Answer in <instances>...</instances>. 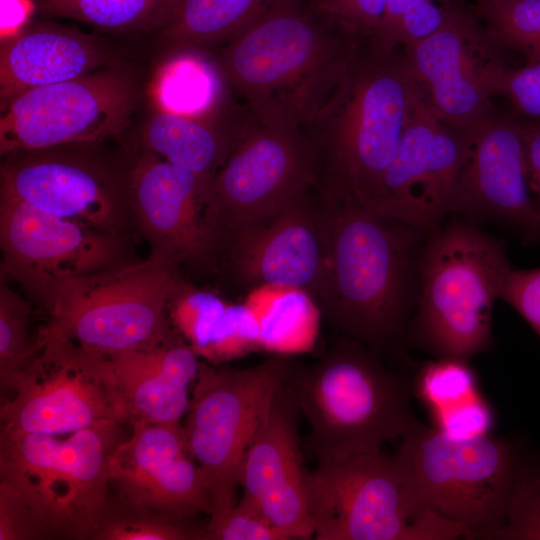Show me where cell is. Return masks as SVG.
I'll return each instance as SVG.
<instances>
[{
  "mask_svg": "<svg viewBox=\"0 0 540 540\" xmlns=\"http://www.w3.org/2000/svg\"><path fill=\"white\" fill-rule=\"evenodd\" d=\"M359 38L310 0H288L209 53L230 94L257 113L279 110L298 122Z\"/></svg>",
  "mask_w": 540,
  "mask_h": 540,
  "instance_id": "obj_3",
  "label": "cell"
},
{
  "mask_svg": "<svg viewBox=\"0 0 540 540\" xmlns=\"http://www.w3.org/2000/svg\"><path fill=\"white\" fill-rule=\"evenodd\" d=\"M205 531L134 507L115 496L94 526L90 540H200Z\"/></svg>",
  "mask_w": 540,
  "mask_h": 540,
  "instance_id": "obj_32",
  "label": "cell"
},
{
  "mask_svg": "<svg viewBox=\"0 0 540 540\" xmlns=\"http://www.w3.org/2000/svg\"><path fill=\"white\" fill-rule=\"evenodd\" d=\"M433 427L454 438H474L491 434L495 414L483 395L431 416Z\"/></svg>",
  "mask_w": 540,
  "mask_h": 540,
  "instance_id": "obj_38",
  "label": "cell"
},
{
  "mask_svg": "<svg viewBox=\"0 0 540 540\" xmlns=\"http://www.w3.org/2000/svg\"><path fill=\"white\" fill-rule=\"evenodd\" d=\"M41 348L1 405V429L59 435L92 425L121 423L91 354L39 330Z\"/></svg>",
  "mask_w": 540,
  "mask_h": 540,
  "instance_id": "obj_16",
  "label": "cell"
},
{
  "mask_svg": "<svg viewBox=\"0 0 540 540\" xmlns=\"http://www.w3.org/2000/svg\"><path fill=\"white\" fill-rule=\"evenodd\" d=\"M520 120L495 111L468 130L467 149L450 214L508 225L540 239Z\"/></svg>",
  "mask_w": 540,
  "mask_h": 540,
  "instance_id": "obj_18",
  "label": "cell"
},
{
  "mask_svg": "<svg viewBox=\"0 0 540 540\" xmlns=\"http://www.w3.org/2000/svg\"><path fill=\"white\" fill-rule=\"evenodd\" d=\"M136 98L132 77L116 68L27 90L1 106V156L116 135L129 125Z\"/></svg>",
  "mask_w": 540,
  "mask_h": 540,
  "instance_id": "obj_12",
  "label": "cell"
},
{
  "mask_svg": "<svg viewBox=\"0 0 540 540\" xmlns=\"http://www.w3.org/2000/svg\"><path fill=\"white\" fill-rule=\"evenodd\" d=\"M403 49L441 122L467 131L495 111L491 98L510 67L474 10L456 7L434 33Z\"/></svg>",
  "mask_w": 540,
  "mask_h": 540,
  "instance_id": "obj_13",
  "label": "cell"
},
{
  "mask_svg": "<svg viewBox=\"0 0 540 540\" xmlns=\"http://www.w3.org/2000/svg\"><path fill=\"white\" fill-rule=\"evenodd\" d=\"M32 308L28 300L1 282L0 287V384L12 392L20 375L41 348L39 331L31 332Z\"/></svg>",
  "mask_w": 540,
  "mask_h": 540,
  "instance_id": "obj_31",
  "label": "cell"
},
{
  "mask_svg": "<svg viewBox=\"0 0 540 540\" xmlns=\"http://www.w3.org/2000/svg\"><path fill=\"white\" fill-rule=\"evenodd\" d=\"M525 143L531 186L538 195L540 215V119L520 120Z\"/></svg>",
  "mask_w": 540,
  "mask_h": 540,
  "instance_id": "obj_43",
  "label": "cell"
},
{
  "mask_svg": "<svg viewBox=\"0 0 540 540\" xmlns=\"http://www.w3.org/2000/svg\"><path fill=\"white\" fill-rule=\"evenodd\" d=\"M525 449L492 434L454 438L417 420L395 455L423 502L465 539L497 540Z\"/></svg>",
  "mask_w": 540,
  "mask_h": 540,
  "instance_id": "obj_7",
  "label": "cell"
},
{
  "mask_svg": "<svg viewBox=\"0 0 540 540\" xmlns=\"http://www.w3.org/2000/svg\"><path fill=\"white\" fill-rule=\"evenodd\" d=\"M289 371L284 356L276 354L248 368L200 363L183 426L212 512L236 503L245 453Z\"/></svg>",
  "mask_w": 540,
  "mask_h": 540,
  "instance_id": "obj_9",
  "label": "cell"
},
{
  "mask_svg": "<svg viewBox=\"0 0 540 540\" xmlns=\"http://www.w3.org/2000/svg\"><path fill=\"white\" fill-rule=\"evenodd\" d=\"M132 435L109 457L114 496L175 521L211 514L212 504L192 456L184 426L135 422Z\"/></svg>",
  "mask_w": 540,
  "mask_h": 540,
  "instance_id": "obj_19",
  "label": "cell"
},
{
  "mask_svg": "<svg viewBox=\"0 0 540 540\" xmlns=\"http://www.w3.org/2000/svg\"><path fill=\"white\" fill-rule=\"evenodd\" d=\"M512 266L503 242L453 218L427 235L405 345L470 360L494 346L492 312Z\"/></svg>",
  "mask_w": 540,
  "mask_h": 540,
  "instance_id": "obj_4",
  "label": "cell"
},
{
  "mask_svg": "<svg viewBox=\"0 0 540 540\" xmlns=\"http://www.w3.org/2000/svg\"><path fill=\"white\" fill-rule=\"evenodd\" d=\"M254 113L247 133L207 183V212L221 242L317 187L314 153L299 124L278 110Z\"/></svg>",
  "mask_w": 540,
  "mask_h": 540,
  "instance_id": "obj_10",
  "label": "cell"
},
{
  "mask_svg": "<svg viewBox=\"0 0 540 540\" xmlns=\"http://www.w3.org/2000/svg\"><path fill=\"white\" fill-rule=\"evenodd\" d=\"M92 355L122 424L178 423L187 413L201 363L189 344L171 334L149 346Z\"/></svg>",
  "mask_w": 540,
  "mask_h": 540,
  "instance_id": "obj_22",
  "label": "cell"
},
{
  "mask_svg": "<svg viewBox=\"0 0 540 540\" xmlns=\"http://www.w3.org/2000/svg\"><path fill=\"white\" fill-rule=\"evenodd\" d=\"M204 540H287L255 507L241 498L210 514Z\"/></svg>",
  "mask_w": 540,
  "mask_h": 540,
  "instance_id": "obj_37",
  "label": "cell"
},
{
  "mask_svg": "<svg viewBox=\"0 0 540 540\" xmlns=\"http://www.w3.org/2000/svg\"><path fill=\"white\" fill-rule=\"evenodd\" d=\"M210 177L177 167L147 149L136 157L126 174L128 206L151 255L178 264L204 259L220 246L207 212Z\"/></svg>",
  "mask_w": 540,
  "mask_h": 540,
  "instance_id": "obj_20",
  "label": "cell"
},
{
  "mask_svg": "<svg viewBox=\"0 0 540 540\" xmlns=\"http://www.w3.org/2000/svg\"><path fill=\"white\" fill-rule=\"evenodd\" d=\"M456 0H387L381 19L370 35L381 46L406 47L434 33L453 9Z\"/></svg>",
  "mask_w": 540,
  "mask_h": 540,
  "instance_id": "obj_35",
  "label": "cell"
},
{
  "mask_svg": "<svg viewBox=\"0 0 540 540\" xmlns=\"http://www.w3.org/2000/svg\"><path fill=\"white\" fill-rule=\"evenodd\" d=\"M423 89L402 47L360 37L299 126L314 153L322 198L376 212L408 114ZM377 213V212H376Z\"/></svg>",
  "mask_w": 540,
  "mask_h": 540,
  "instance_id": "obj_1",
  "label": "cell"
},
{
  "mask_svg": "<svg viewBox=\"0 0 540 540\" xmlns=\"http://www.w3.org/2000/svg\"><path fill=\"white\" fill-rule=\"evenodd\" d=\"M500 95L511 102L517 114L527 119H540V59L527 62L518 69H509L501 85Z\"/></svg>",
  "mask_w": 540,
  "mask_h": 540,
  "instance_id": "obj_41",
  "label": "cell"
},
{
  "mask_svg": "<svg viewBox=\"0 0 540 540\" xmlns=\"http://www.w3.org/2000/svg\"><path fill=\"white\" fill-rule=\"evenodd\" d=\"M473 10L501 48L540 59V0H477Z\"/></svg>",
  "mask_w": 540,
  "mask_h": 540,
  "instance_id": "obj_34",
  "label": "cell"
},
{
  "mask_svg": "<svg viewBox=\"0 0 540 540\" xmlns=\"http://www.w3.org/2000/svg\"><path fill=\"white\" fill-rule=\"evenodd\" d=\"M540 337V268L511 269L500 293Z\"/></svg>",
  "mask_w": 540,
  "mask_h": 540,
  "instance_id": "obj_40",
  "label": "cell"
},
{
  "mask_svg": "<svg viewBox=\"0 0 540 540\" xmlns=\"http://www.w3.org/2000/svg\"><path fill=\"white\" fill-rule=\"evenodd\" d=\"M119 425L101 422L63 440L1 429L0 469L44 502L64 539H89L111 496L109 457L121 442Z\"/></svg>",
  "mask_w": 540,
  "mask_h": 540,
  "instance_id": "obj_11",
  "label": "cell"
},
{
  "mask_svg": "<svg viewBox=\"0 0 540 540\" xmlns=\"http://www.w3.org/2000/svg\"><path fill=\"white\" fill-rule=\"evenodd\" d=\"M122 238L0 196L1 272L45 309L66 284L128 262Z\"/></svg>",
  "mask_w": 540,
  "mask_h": 540,
  "instance_id": "obj_14",
  "label": "cell"
},
{
  "mask_svg": "<svg viewBox=\"0 0 540 540\" xmlns=\"http://www.w3.org/2000/svg\"><path fill=\"white\" fill-rule=\"evenodd\" d=\"M50 16L71 18L107 31L159 28L178 0H36Z\"/></svg>",
  "mask_w": 540,
  "mask_h": 540,
  "instance_id": "obj_30",
  "label": "cell"
},
{
  "mask_svg": "<svg viewBox=\"0 0 540 540\" xmlns=\"http://www.w3.org/2000/svg\"><path fill=\"white\" fill-rule=\"evenodd\" d=\"M148 92L154 109L194 117L217 113L230 94L210 53L193 49L169 52Z\"/></svg>",
  "mask_w": 540,
  "mask_h": 540,
  "instance_id": "obj_28",
  "label": "cell"
},
{
  "mask_svg": "<svg viewBox=\"0 0 540 540\" xmlns=\"http://www.w3.org/2000/svg\"><path fill=\"white\" fill-rule=\"evenodd\" d=\"M224 240L243 281L300 287L319 300L324 275L320 211L308 194Z\"/></svg>",
  "mask_w": 540,
  "mask_h": 540,
  "instance_id": "obj_23",
  "label": "cell"
},
{
  "mask_svg": "<svg viewBox=\"0 0 540 540\" xmlns=\"http://www.w3.org/2000/svg\"><path fill=\"white\" fill-rule=\"evenodd\" d=\"M308 498L318 540L465 539L423 502L395 453L318 461Z\"/></svg>",
  "mask_w": 540,
  "mask_h": 540,
  "instance_id": "obj_6",
  "label": "cell"
},
{
  "mask_svg": "<svg viewBox=\"0 0 540 540\" xmlns=\"http://www.w3.org/2000/svg\"><path fill=\"white\" fill-rule=\"evenodd\" d=\"M35 0H0L1 43L22 33L35 8Z\"/></svg>",
  "mask_w": 540,
  "mask_h": 540,
  "instance_id": "obj_42",
  "label": "cell"
},
{
  "mask_svg": "<svg viewBox=\"0 0 540 540\" xmlns=\"http://www.w3.org/2000/svg\"><path fill=\"white\" fill-rule=\"evenodd\" d=\"M497 540H540V451L523 453Z\"/></svg>",
  "mask_w": 540,
  "mask_h": 540,
  "instance_id": "obj_36",
  "label": "cell"
},
{
  "mask_svg": "<svg viewBox=\"0 0 540 540\" xmlns=\"http://www.w3.org/2000/svg\"><path fill=\"white\" fill-rule=\"evenodd\" d=\"M381 356L342 336L314 365L286 384L309 428L308 448L318 461L382 450L418 420L410 383L388 370Z\"/></svg>",
  "mask_w": 540,
  "mask_h": 540,
  "instance_id": "obj_5",
  "label": "cell"
},
{
  "mask_svg": "<svg viewBox=\"0 0 540 540\" xmlns=\"http://www.w3.org/2000/svg\"><path fill=\"white\" fill-rule=\"evenodd\" d=\"M323 201L321 305L343 336L380 356L401 352L427 234L354 201Z\"/></svg>",
  "mask_w": 540,
  "mask_h": 540,
  "instance_id": "obj_2",
  "label": "cell"
},
{
  "mask_svg": "<svg viewBox=\"0 0 540 540\" xmlns=\"http://www.w3.org/2000/svg\"><path fill=\"white\" fill-rule=\"evenodd\" d=\"M168 313L189 346L210 362L230 361L261 349L256 321L244 302L230 304L178 281Z\"/></svg>",
  "mask_w": 540,
  "mask_h": 540,
  "instance_id": "obj_26",
  "label": "cell"
},
{
  "mask_svg": "<svg viewBox=\"0 0 540 540\" xmlns=\"http://www.w3.org/2000/svg\"><path fill=\"white\" fill-rule=\"evenodd\" d=\"M175 263L153 256L66 284L46 309L42 331L78 349L108 356L160 342L172 333L168 304Z\"/></svg>",
  "mask_w": 540,
  "mask_h": 540,
  "instance_id": "obj_8",
  "label": "cell"
},
{
  "mask_svg": "<svg viewBox=\"0 0 540 540\" xmlns=\"http://www.w3.org/2000/svg\"><path fill=\"white\" fill-rule=\"evenodd\" d=\"M316 9L359 37L371 35L387 0H310Z\"/></svg>",
  "mask_w": 540,
  "mask_h": 540,
  "instance_id": "obj_39",
  "label": "cell"
},
{
  "mask_svg": "<svg viewBox=\"0 0 540 540\" xmlns=\"http://www.w3.org/2000/svg\"><path fill=\"white\" fill-rule=\"evenodd\" d=\"M82 146L19 150L3 156L0 196L121 235L131 218L126 175L121 177Z\"/></svg>",
  "mask_w": 540,
  "mask_h": 540,
  "instance_id": "obj_15",
  "label": "cell"
},
{
  "mask_svg": "<svg viewBox=\"0 0 540 540\" xmlns=\"http://www.w3.org/2000/svg\"><path fill=\"white\" fill-rule=\"evenodd\" d=\"M244 303L256 321L261 350L286 356L314 348L320 309L305 289L261 284L250 291Z\"/></svg>",
  "mask_w": 540,
  "mask_h": 540,
  "instance_id": "obj_29",
  "label": "cell"
},
{
  "mask_svg": "<svg viewBox=\"0 0 540 540\" xmlns=\"http://www.w3.org/2000/svg\"><path fill=\"white\" fill-rule=\"evenodd\" d=\"M467 142L468 130L437 119L422 92L408 114L376 212L427 235L436 230L450 214Z\"/></svg>",
  "mask_w": 540,
  "mask_h": 540,
  "instance_id": "obj_17",
  "label": "cell"
},
{
  "mask_svg": "<svg viewBox=\"0 0 540 540\" xmlns=\"http://www.w3.org/2000/svg\"><path fill=\"white\" fill-rule=\"evenodd\" d=\"M300 411L286 381L243 458L239 486L255 507L287 540L314 536L309 511V473L298 436Z\"/></svg>",
  "mask_w": 540,
  "mask_h": 540,
  "instance_id": "obj_21",
  "label": "cell"
},
{
  "mask_svg": "<svg viewBox=\"0 0 540 540\" xmlns=\"http://www.w3.org/2000/svg\"><path fill=\"white\" fill-rule=\"evenodd\" d=\"M106 59L104 45L76 29L51 23L27 27L1 43V106L27 90L93 73Z\"/></svg>",
  "mask_w": 540,
  "mask_h": 540,
  "instance_id": "obj_24",
  "label": "cell"
},
{
  "mask_svg": "<svg viewBox=\"0 0 540 540\" xmlns=\"http://www.w3.org/2000/svg\"><path fill=\"white\" fill-rule=\"evenodd\" d=\"M288 0H178L159 29L169 52H211L228 43L268 10Z\"/></svg>",
  "mask_w": 540,
  "mask_h": 540,
  "instance_id": "obj_27",
  "label": "cell"
},
{
  "mask_svg": "<svg viewBox=\"0 0 540 540\" xmlns=\"http://www.w3.org/2000/svg\"><path fill=\"white\" fill-rule=\"evenodd\" d=\"M410 385L430 417L481 395L469 360L456 357H433L422 363Z\"/></svg>",
  "mask_w": 540,
  "mask_h": 540,
  "instance_id": "obj_33",
  "label": "cell"
},
{
  "mask_svg": "<svg viewBox=\"0 0 540 540\" xmlns=\"http://www.w3.org/2000/svg\"><path fill=\"white\" fill-rule=\"evenodd\" d=\"M254 111L229 101L215 114L194 117L154 109L142 129L144 149L201 176H212L247 133Z\"/></svg>",
  "mask_w": 540,
  "mask_h": 540,
  "instance_id": "obj_25",
  "label": "cell"
}]
</instances>
